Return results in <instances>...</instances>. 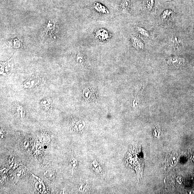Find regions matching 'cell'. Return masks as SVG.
<instances>
[{"label": "cell", "mask_w": 194, "mask_h": 194, "mask_svg": "<svg viewBox=\"0 0 194 194\" xmlns=\"http://www.w3.org/2000/svg\"><path fill=\"white\" fill-rule=\"evenodd\" d=\"M125 161L128 166L135 170L138 175H142L144 162L140 148H132L130 149L126 157Z\"/></svg>", "instance_id": "1"}, {"label": "cell", "mask_w": 194, "mask_h": 194, "mask_svg": "<svg viewBox=\"0 0 194 194\" xmlns=\"http://www.w3.org/2000/svg\"><path fill=\"white\" fill-rule=\"evenodd\" d=\"M168 62L170 67L174 69H179L184 65V60L178 57L171 58Z\"/></svg>", "instance_id": "2"}, {"label": "cell", "mask_w": 194, "mask_h": 194, "mask_svg": "<svg viewBox=\"0 0 194 194\" xmlns=\"http://www.w3.org/2000/svg\"><path fill=\"white\" fill-rule=\"evenodd\" d=\"M131 0H122L121 3V10L123 13L128 14L131 9Z\"/></svg>", "instance_id": "3"}, {"label": "cell", "mask_w": 194, "mask_h": 194, "mask_svg": "<svg viewBox=\"0 0 194 194\" xmlns=\"http://www.w3.org/2000/svg\"><path fill=\"white\" fill-rule=\"evenodd\" d=\"M169 44L173 48L178 49L182 45L181 39L178 36H174L170 38L169 40Z\"/></svg>", "instance_id": "4"}, {"label": "cell", "mask_w": 194, "mask_h": 194, "mask_svg": "<svg viewBox=\"0 0 194 194\" xmlns=\"http://www.w3.org/2000/svg\"><path fill=\"white\" fill-rule=\"evenodd\" d=\"M174 16L173 12L170 10H166L164 11L161 15V19L163 21L170 20Z\"/></svg>", "instance_id": "5"}, {"label": "cell", "mask_w": 194, "mask_h": 194, "mask_svg": "<svg viewBox=\"0 0 194 194\" xmlns=\"http://www.w3.org/2000/svg\"><path fill=\"white\" fill-rule=\"evenodd\" d=\"M132 41L133 46L136 49L138 50L143 49L144 44L139 39L136 37H133L132 38Z\"/></svg>", "instance_id": "6"}, {"label": "cell", "mask_w": 194, "mask_h": 194, "mask_svg": "<svg viewBox=\"0 0 194 194\" xmlns=\"http://www.w3.org/2000/svg\"><path fill=\"white\" fill-rule=\"evenodd\" d=\"M92 170L97 174H101L103 173V169L100 164L97 160L94 161L91 164Z\"/></svg>", "instance_id": "7"}, {"label": "cell", "mask_w": 194, "mask_h": 194, "mask_svg": "<svg viewBox=\"0 0 194 194\" xmlns=\"http://www.w3.org/2000/svg\"><path fill=\"white\" fill-rule=\"evenodd\" d=\"M166 159V163L171 166H175L178 161V158L175 154L170 155Z\"/></svg>", "instance_id": "8"}, {"label": "cell", "mask_w": 194, "mask_h": 194, "mask_svg": "<svg viewBox=\"0 0 194 194\" xmlns=\"http://www.w3.org/2000/svg\"><path fill=\"white\" fill-rule=\"evenodd\" d=\"M155 0H143V6L146 10H152L154 6Z\"/></svg>", "instance_id": "9"}, {"label": "cell", "mask_w": 194, "mask_h": 194, "mask_svg": "<svg viewBox=\"0 0 194 194\" xmlns=\"http://www.w3.org/2000/svg\"><path fill=\"white\" fill-rule=\"evenodd\" d=\"M96 36L98 39L101 40H106L109 37V34L105 30H101L96 33Z\"/></svg>", "instance_id": "10"}, {"label": "cell", "mask_w": 194, "mask_h": 194, "mask_svg": "<svg viewBox=\"0 0 194 194\" xmlns=\"http://www.w3.org/2000/svg\"><path fill=\"white\" fill-rule=\"evenodd\" d=\"M39 82V80L36 79H32L30 80H27L24 83V87L26 88H31L36 85Z\"/></svg>", "instance_id": "11"}, {"label": "cell", "mask_w": 194, "mask_h": 194, "mask_svg": "<svg viewBox=\"0 0 194 194\" xmlns=\"http://www.w3.org/2000/svg\"><path fill=\"white\" fill-rule=\"evenodd\" d=\"M44 175L48 179L53 180L55 177V172L53 170H48L44 173Z\"/></svg>", "instance_id": "12"}, {"label": "cell", "mask_w": 194, "mask_h": 194, "mask_svg": "<svg viewBox=\"0 0 194 194\" xmlns=\"http://www.w3.org/2000/svg\"><path fill=\"white\" fill-rule=\"evenodd\" d=\"M90 184L89 183L85 182L82 183L80 186V191L83 192H89L90 190Z\"/></svg>", "instance_id": "13"}, {"label": "cell", "mask_w": 194, "mask_h": 194, "mask_svg": "<svg viewBox=\"0 0 194 194\" xmlns=\"http://www.w3.org/2000/svg\"><path fill=\"white\" fill-rule=\"evenodd\" d=\"M85 123L82 121H79L76 123L75 128L77 131H81L84 128Z\"/></svg>", "instance_id": "14"}, {"label": "cell", "mask_w": 194, "mask_h": 194, "mask_svg": "<svg viewBox=\"0 0 194 194\" xmlns=\"http://www.w3.org/2000/svg\"><path fill=\"white\" fill-rule=\"evenodd\" d=\"M137 30L138 32L142 35L145 36L146 37H149V34L148 32L145 29L141 27H138L137 28Z\"/></svg>", "instance_id": "15"}, {"label": "cell", "mask_w": 194, "mask_h": 194, "mask_svg": "<svg viewBox=\"0 0 194 194\" xmlns=\"http://www.w3.org/2000/svg\"><path fill=\"white\" fill-rule=\"evenodd\" d=\"M95 8L99 12H101L103 13H107V11L105 7L103 6L100 4L96 3L94 6Z\"/></svg>", "instance_id": "16"}, {"label": "cell", "mask_w": 194, "mask_h": 194, "mask_svg": "<svg viewBox=\"0 0 194 194\" xmlns=\"http://www.w3.org/2000/svg\"><path fill=\"white\" fill-rule=\"evenodd\" d=\"M35 187L36 189H37L39 192H42L44 191L45 189L44 185L42 184V183L40 182H37L36 183Z\"/></svg>", "instance_id": "17"}, {"label": "cell", "mask_w": 194, "mask_h": 194, "mask_svg": "<svg viewBox=\"0 0 194 194\" xmlns=\"http://www.w3.org/2000/svg\"><path fill=\"white\" fill-rule=\"evenodd\" d=\"M70 163L71 166L73 168H76L78 166V161L74 157H73L71 159Z\"/></svg>", "instance_id": "18"}, {"label": "cell", "mask_w": 194, "mask_h": 194, "mask_svg": "<svg viewBox=\"0 0 194 194\" xmlns=\"http://www.w3.org/2000/svg\"><path fill=\"white\" fill-rule=\"evenodd\" d=\"M51 104V99L44 100L42 101L41 102L42 105L45 107H48Z\"/></svg>", "instance_id": "19"}, {"label": "cell", "mask_w": 194, "mask_h": 194, "mask_svg": "<svg viewBox=\"0 0 194 194\" xmlns=\"http://www.w3.org/2000/svg\"><path fill=\"white\" fill-rule=\"evenodd\" d=\"M77 61L79 63H82L83 61V58L82 55L81 54H79L77 57Z\"/></svg>", "instance_id": "20"}]
</instances>
